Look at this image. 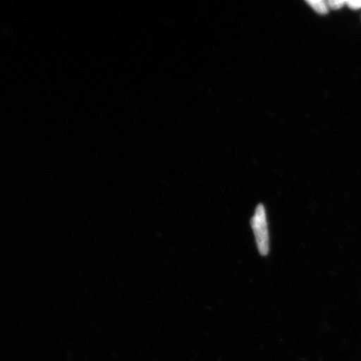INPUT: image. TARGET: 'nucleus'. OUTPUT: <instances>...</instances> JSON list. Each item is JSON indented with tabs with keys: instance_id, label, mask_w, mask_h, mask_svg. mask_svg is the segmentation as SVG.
<instances>
[{
	"instance_id": "1",
	"label": "nucleus",
	"mask_w": 361,
	"mask_h": 361,
	"mask_svg": "<svg viewBox=\"0 0 361 361\" xmlns=\"http://www.w3.org/2000/svg\"><path fill=\"white\" fill-rule=\"evenodd\" d=\"M251 226L259 254L262 256H267L269 252V234L267 215L263 204L257 206L251 219Z\"/></svg>"
},
{
	"instance_id": "2",
	"label": "nucleus",
	"mask_w": 361,
	"mask_h": 361,
	"mask_svg": "<svg viewBox=\"0 0 361 361\" xmlns=\"http://www.w3.org/2000/svg\"><path fill=\"white\" fill-rule=\"evenodd\" d=\"M313 10L320 15H326L329 12L328 4L323 0H310L307 1Z\"/></svg>"
},
{
	"instance_id": "3",
	"label": "nucleus",
	"mask_w": 361,
	"mask_h": 361,
	"mask_svg": "<svg viewBox=\"0 0 361 361\" xmlns=\"http://www.w3.org/2000/svg\"><path fill=\"white\" fill-rule=\"evenodd\" d=\"M329 8H331L332 10H338V8L344 6V4H346L345 1H340V0H331V1H328Z\"/></svg>"
},
{
	"instance_id": "4",
	"label": "nucleus",
	"mask_w": 361,
	"mask_h": 361,
	"mask_svg": "<svg viewBox=\"0 0 361 361\" xmlns=\"http://www.w3.org/2000/svg\"><path fill=\"white\" fill-rule=\"evenodd\" d=\"M346 4L352 10H359L361 8V1H347Z\"/></svg>"
}]
</instances>
